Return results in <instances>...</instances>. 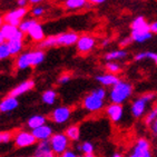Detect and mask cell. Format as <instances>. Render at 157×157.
I'll use <instances>...</instances> for the list:
<instances>
[{
  "mask_svg": "<svg viewBox=\"0 0 157 157\" xmlns=\"http://www.w3.org/2000/svg\"><path fill=\"white\" fill-rule=\"evenodd\" d=\"M35 24H37L36 20H26V21H22V22L19 25L18 28L22 33H28V30H29Z\"/></svg>",
  "mask_w": 157,
  "mask_h": 157,
  "instance_id": "obj_32",
  "label": "cell"
},
{
  "mask_svg": "<svg viewBox=\"0 0 157 157\" xmlns=\"http://www.w3.org/2000/svg\"><path fill=\"white\" fill-rule=\"evenodd\" d=\"M70 80V75H68V74H63V76H60L59 77V79H58V82L59 84H66V82H68Z\"/></svg>",
  "mask_w": 157,
  "mask_h": 157,
  "instance_id": "obj_36",
  "label": "cell"
},
{
  "mask_svg": "<svg viewBox=\"0 0 157 157\" xmlns=\"http://www.w3.org/2000/svg\"><path fill=\"white\" fill-rule=\"evenodd\" d=\"M52 46H57V37L56 36L47 37L41 42V47H52Z\"/></svg>",
  "mask_w": 157,
  "mask_h": 157,
  "instance_id": "obj_33",
  "label": "cell"
},
{
  "mask_svg": "<svg viewBox=\"0 0 157 157\" xmlns=\"http://www.w3.org/2000/svg\"><path fill=\"white\" fill-rule=\"evenodd\" d=\"M35 86V82L33 80H26V82H21L19 84L17 87H15L12 89L11 91L9 93V96H12V97H18L20 95L25 94V93H27V91L31 90Z\"/></svg>",
  "mask_w": 157,
  "mask_h": 157,
  "instance_id": "obj_16",
  "label": "cell"
},
{
  "mask_svg": "<svg viewBox=\"0 0 157 157\" xmlns=\"http://www.w3.org/2000/svg\"><path fill=\"white\" fill-rule=\"evenodd\" d=\"M106 115L114 124H118L124 118V107L119 104L110 103L106 107Z\"/></svg>",
  "mask_w": 157,
  "mask_h": 157,
  "instance_id": "obj_8",
  "label": "cell"
},
{
  "mask_svg": "<svg viewBox=\"0 0 157 157\" xmlns=\"http://www.w3.org/2000/svg\"><path fill=\"white\" fill-rule=\"evenodd\" d=\"M135 157H153L151 151V143L147 138H138L132 148V153Z\"/></svg>",
  "mask_w": 157,
  "mask_h": 157,
  "instance_id": "obj_7",
  "label": "cell"
},
{
  "mask_svg": "<svg viewBox=\"0 0 157 157\" xmlns=\"http://www.w3.org/2000/svg\"><path fill=\"white\" fill-rule=\"evenodd\" d=\"M0 143H2L1 142V134H0Z\"/></svg>",
  "mask_w": 157,
  "mask_h": 157,
  "instance_id": "obj_51",
  "label": "cell"
},
{
  "mask_svg": "<svg viewBox=\"0 0 157 157\" xmlns=\"http://www.w3.org/2000/svg\"><path fill=\"white\" fill-rule=\"evenodd\" d=\"M10 55H11V54H10L8 44H7V42H3V44H1V45H0V60L8 58Z\"/></svg>",
  "mask_w": 157,
  "mask_h": 157,
  "instance_id": "obj_31",
  "label": "cell"
},
{
  "mask_svg": "<svg viewBox=\"0 0 157 157\" xmlns=\"http://www.w3.org/2000/svg\"><path fill=\"white\" fill-rule=\"evenodd\" d=\"M2 27V18H1V17H0V28Z\"/></svg>",
  "mask_w": 157,
  "mask_h": 157,
  "instance_id": "obj_50",
  "label": "cell"
},
{
  "mask_svg": "<svg viewBox=\"0 0 157 157\" xmlns=\"http://www.w3.org/2000/svg\"><path fill=\"white\" fill-rule=\"evenodd\" d=\"M11 139V134L10 133H1V142L2 143H8Z\"/></svg>",
  "mask_w": 157,
  "mask_h": 157,
  "instance_id": "obj_38",
  "label": "cell"
},
{
  "mask_svg": "<svg viewBox=\"0 0 157 157\" xmlns=\"http://www.w3.org/2000/svg\"><path fill=\"white\" fill-rule=\"evenodd\" d=\"M110 157H124V156H123L121 153H114Z\"/></svg>",
  "mask_w": 157,
  "mask_h": 157,
  "instance_id": "obj_46",
  "label": "cell"
},
{
  "mask_svg": "<svg viewBox=\"0 0 157 157\" xmlns=\"http://www.w3.org/2000/svg\"><path fill=\"white\" fill-rule=\"evenodd\" d=\"M149 128H151V134H153L154 136H157V119L151 125V126H149Z\"/></svg>",
  "mask_w": 157,
  "mask_h": 157,
  "instance_id": "obj_41",
  "label": "cell"
},
{
  "mask_svg": "<svg viewBox=\"0 0 157 157\" xmlns=\"http://www.w3.org/2000/svg\"><path fill=\"white\" fill-rule=\"evenodd\" d=\"M109 41H110V39H108V38H107V39H104L103 41H101V45H103L104 47H106V46H108Z\"/></svg>",
  "mask_w": 157,
  "mask_h": 157,
  "instance_id": "obj_44",
  "label": "cell"
},
{
  "mask_svg": "<svg viewBox=\"0 0 157 157\" xmlns=\"http://www.w3.org/2000/svg\"><path fill=\"white\" fill-rule=\"evenodd\" d=\"M157 119V105H155L149 112L146 113V115L144 116V124L146 126H151L153 123Z\"/></svg>",
  "mask_w": 157,
  "mask_h": 157,
  "instance_id": "obj_25",
  "label": "cell"
},
{
  "mask_svg": "<svg viewBox=\"0 0 157 157\" xmlns=\"http://www.w3.org/2000/svg\"><path fill=\"white\" fill-rule=\"evenodd\" d=\"M77 149L80 151L82 153L85 154H91V153H94L95 151V146L93 143L90 142H84L82 143L80 145H77Z\"/></svg>",
  "mask_w": 157,
  "mask_h": 157,
  "instance_id": "obj_30",
  "label": "cell"
},
{
  "mask_svg": "<svg viewBox=\"0 0 157 157\" xmlns=\"http://www.w3.org/2000/svg\"><path fill=\"white\" fill-rule=\"evenodd\" d=\"M46 157H56V154H55L54 151H52V153H50V154L47 155V156H46Z\"/></svg>",
  "mask_w": 157,
  "mask_h": 157,
  "instance_id": "obj_49",
  "label": "cell"
},
{
  "mask_svg": "<svg viewBox=\"0 0 157 157\" xmlns=\"http://www.w3.org/2000/svg\"><path fill=\"white\" fill-rule=\"evenodd\" d=\"M149 29H151V33L153 35H157V20L153 21L149 24Z\"/></svg>",
  "mask_w": 157,
  "mask_h": 157,
  "instance_id": "obj_39",
  "label": "cell"
},
{
  "mask_svg": "<svg viewBox=\"0 0 157 157\" xmlns=\"http://www.w3.org/2000/svg\"><path fill=\"white\" fill-rule=\"evenodd\" d=\"M77 46V50L82 54H87L91 52L96 46V39L93 36L89 35H84V36L79 37L78 41L76 44Z\"/></svg>",
  "mask_w": 157,
  "mask_h": 157,
  "instance_id": "obj_9",
  "label": "cell"
},
{
  "mask_svg": "<svg viewBox=\"0 0 157 157\" xmlns=\"http://www.w3.org/2000/svg\"><path fill=\"white\" fill-rule=\"evenodd\" d=\"M105 106V99H101L90 91L82 100V107L89 113H97L101 110Z\"/></svg>",
  "mask_w": 157,
  "mask_h": 157,
  "instance_id": "obj_6",
  "label": "cell"
},
{
  "mask_svg": "<svg viewBox=\"0 0 157 157\" xmlns=\"http://www.w3.org/2000/svg\"><path fill=\"white\" fill-rule=\"evenodd\" d=\"M105 68L107 70V73L114 74V75H118L119 73H121V66L116 61H107Z\"/></svg>",
  "mask_w": 157,
  "mask_h": 157,
  "instance_id": "obj_29",
  "label": "cell"
},
{
  "mask_svg": "<svg viewBox=\"0 0 157 157\" xmlns=\"http://www.w3.org/2000/svg\"><path fill=\"white\" fill-rule=\"evenodd\" d=\"M44 8L42 7H37V8H35V9L33 10V15L36 16V17H39V16H41L42 13H44Z\"/></svg>",
  "mask_w": 157,
  "mask_h": 157,
  "instance_id": "obj_40",
  "label": "cell"
},
{
  "mask_svg": "<svg viewBox=\"0 0 157 157\" xmlns=\"http://www.w3.org/2000/svg\"><path fill=\"white\" fill-rule=\"evenodd\" d=\"M7 44L11 55H17L22 49V40H8Z\"/></svg>",
  "mask_w": 157,
  "mask_h": 157,
  "instance_id": "obj_28",
  "label": "cell"
},
{
  "mask_svg": "<svg viewBox=\"0 0 157 157\" xmlns=\"http://www.w3.org/2000/svg\"><path fill=\"white\" fill-rule=\"evenodd\" d=\"M156 95L154 93H145L133 100L130 105V114L134 118H140L145 116L148 105L154 100Z\"/></svg>",
  "mask_w": 157,
  "mask_h": 157,
  "instance_id": "obj_3",
  "label": "cell"
},
{
  "mask_svg": "<svg viewBox=\"0 0 157 157\" xmlns=\"http://www.w3.org/2000/svg\"><path fill=\"white\" fill-rule=\"evenodd\" d=\"M26 12H27V9H25V8H18L17 10H12L5 16V21H6V24L19 27V25L21 24V19L25 17Z\"/></svg>",
  "mask_w": 157,
  "mask_h": 157,
  "instance_id": "obj_12",
  "label": "cell"
},
{
  "mask_svg": "<svg viewBox=\"0 0 157 157\" xmlns=\"http://www.w3.org/2000/svg\"><path fill=\"white\" fill-rule=\"evenodd\" d=\"M93 93H94L96 96H98L99 98H101V99H106V97H107V91H106L105 88L103 87H98V88H95V89H93Z\"/></svg>",
  "mask_w": 157,
  "mask_h": 157,
  "instance_id": "obj_34",
  "label": "cell"
},
{
  "mask_svg": "<svg viewBox=\"0 0 157 157\" xmlns=\"http://www.w3.org/2000/svg\"><path fill=\"white\" fill-rule=\"evenodd\" d=\"M145 59H151L155 65H157V52H140L134 56L135 61H144Z\"/></svg>",
  "mask_w": 157,
  "mask_h": 157,
  "instance_id": "obj_21",
  "label": "cell"
},
{
  "mask_svg": "<svg viewBox=\"0 0 157 157\" xmlns=\"http://www.w3.org/2000/svg\"><path fill=\"white\" fill-rule=\"evenodd\" d=\"M5 36H3L2 35V33H1V30H0V45H1V44H3V42H5Z\"/></svg>",
  "mask_w": 157,
  "mask_h": 157,
  "instance_id": "obj_45",
  "label": "cell"
},
{
  "mask_svg": "<svg viewBox=\"0 0 157 157\" xmlns=\"http://www.w3.org/2000/svg\"><path fill=\"white\" fill-rule=\"evenodd\" d=\"M56 37H57V46H73L76 45L79 39L78 33L74 31L60 33Z\"/></svg>",
  "mask_w": 157,
  "mask_h": 157,
  "instance_id": "obj_13",
  "label": "cell"
},
{
  "mask_svg": "<svg viewBox=\"0 0 157 157\" xmlns=\"http://www.w3.org/2000/svg\"><path fill=\"white\" fill-rule=\"evenodd\" d=\"M107 0H88V2L93 3V5H101V3L106 2Z\"/></svg>",
  "mask_w": 157,
  "mask_h": 157,
  "instance_id": "obj_42",
  "label": "cell"
},
{
  "mask_svg": "<svg viewBox=\"0 0 157 157\" xmlns=\"http://www.w3.org/2000/svg\"><path fill=\"white\" fill-rule=\"evenodd\" d=\"M88 0H66L65 7L67 9H80L87 5Z\"/></svg>",
  "mask_w": 157,
  "mask_h": 157,
  "instance_id": "obj_26",
  "label": "cell"
},
{
  "mask_svg": "<svg viewBox=\"0 0 157 157\" xmlns=\"http://www.w3.org/2000/svg\"><path fill=\"white\" fill-rule=\"evenodd\" d=\"M0 30H1L2 35L5 36V39L10 40L16 35V33L19 30V28L16 27V26H12L10 24H5L2 25V27L0 28Z\"/></svg>",
  "mask_w": 157,
  "mask_h": 157,
  "instance_id": "obj_22",
  "label": "cell"
},
{
  "mask_svg": "<svg viewBox=\"0 0 157 157\" xmlns=\"http://www.w3.org/2000/svg\"><path fill=\"white\" fill-rule=\"evenodd\" d=\"M66 136L68 137L69 140H73V142H77L80 137V129H79L78 126L73 125V126H69L66 129Z\"/></svg>",
  "mask_w": 157,
  "mask_h": 157,
  "instance_id": "obj_24",
  "label": "cell"
},
{
  "mask_svg": "<svg viewBox=\"0 0 157 157\" xmlns=\"http://www.w3.org/2000/svg\"><path fill=\"white\" fill-rule=\"evenodd\" d=\"M28 35H29L33 40H36V41H42V40H44V37H45V35H44V29H42V27L38 22L33 25V27L28 30Z\"/></svg>",
  "mask_w": 157,
  "mask_h": 157,
  "instance_id": "obj_20",
  "label": "cell"
},
{
  "mask_svg": "<svg viewBox=\"0 0 157 157\" xmlns=\"http://www.w3.org/2000/svg\"><path fill=\"white\" fill-rule=\"evenodd\" d=\"M31 133L38 140H49L54 135L52 127L48 126V125H42L40 127H37V128L33 129Z\"/></svg>",
  "mask_w": 157,
  "mask_h": 157,
  "instance_id": "obj_15",
  "label": "cell"
},
{
  "mask_svg": "<svg viewBox=\"0 0 157 157\" xmlns=\"http://www.w3.org/2000/svg\"><path fill=\"white\" fill-rule=\"evenodd\" d=\"M27 125L29 128L35 129V128H37V127L46 125V117H44V116H41V115H35L28 119Z\"/></svg>",
  "mask_w": 157,
  "mask_h": 157,
  "instance_id": "obj_23",
  "label": "cell"
},
{
  "mask_svg": "<svg viewBox=\"0 0 157 157\" xmlns=\"http://www.w3.org/2000/svg\"><path fill=\"white\" fill-rule=\"evenodd\" d=\"M133 91V85L130 84L129 82L121 80V82L112 87L110 91L108 93V98L110 100V103L123 105L132 97Z\"/></svg>",
  "mask_w": 157,
  "mask_h": 157,
  "instance_id": "obj_2",
  "label": "cell"
},
{
  "mask_svg": "<svg viewBox=\"0 0 157 157\" xmlns=\"http://www.w3.org/2000/svg\"><path fill=\"white\" fill-rule=\"evenodd\" d=\"M29 1L33 3H38V2H40V1H42V0H29Z\"/></svg>",
  "mask_w": 157,
  "mask_h": 157,
  "instance_id": "obj_48",
  "label": "cell"
},
{
  "mask_svg": "<svg viewBox=\"0 0 157 157\" xmlns=\"http://www.w3.org/2000/svg\"><path fill=\"white\" fill-rule=\"evenodd\" d=\"M60 157H84V156H78V155L73 151H66L65 153H63V154L60 155Z\"/></svg>",
  "mask_w": 157,
  "mask_h": 157,
  "instance_id": "obj_37",
  "label": "cell"
},
{
  "mask_svg": "<svg viewBox=\"0 0 157 157\" xmlns=\"http://www.w3.org/2000/svg\"><path fill=\"white\" fill-rule=\"evenodd\" d=\"M18 104L19 103L18 100H17V97H12V96L6 97L0 103V112L2 113L11 112V110H13V109H16L18 107Z\"/></svg>",
  "mask_w": 157,
  "mask_h": 157,
  "instance_id": "obj_17",
  "label": "cell"
},
{
  "mask_svg": "<svg viewBox=\"0 0 157 157\" xmlns=\"http://www.w3.org/2000/svg\"><path fill=\"white\" fill-rule=\"evenodd\" d=\"M50 153H52V146H50V142L49 140H41L38 144L36 148V156L39 157H46L47 155H49Z\"/></svg>",
  "mask_w": 157,
  "mask_h": 157,
  "instance_id": "obj_19",
  "label": "cell"
},
{
  "mask_svg": "<svg viewBox=\"0 0 157 157\" xmlns=\"http://www.w3.org/2000/svg\"><path fill=\"white\" fill-rule=\"evenodd\" d=\"M37 139L33 136V133L29 132H19L15 136V144L18 147H28L35 144Z\"/></svg>",
  "mask_w": 157,
  "mask_h": 157,
  "instance_id": "obj_11",
  "label": "cell"
},
{
  "mask_svg": "<svg viewBox=\"0 0 157 157\" xmlns=\"http://www.w3.org/2000/svg\"><path fill=\"white\" fill-rule=\"evenodd\" d=\"M128 52L125 49H115V50H110L104 56L106 61H116V60H123L125 58H127Z\"/></svg>",
  "mask_w": 157,
  "mask_h": 157,
  "instance_id": "obj_18",
  "label": "cell"
},
{
  "mask_svg": "<svg viewBox=\"0 0 157 157\" xmlns=\"http://www.w3.org/2000/svg\"><path fill=\"white\" fill-rule=\"evenodd\" d=\"M84 157H96V156H95L94 153H91V154H85Z\"/></svg>",
  "mask_w": 157,
  "mask_h": 157,
  "instance_id": "obj_47",
  "label": "cell"
},
{
  "mask_svg": "<svg viewBox=\"0 0 157 157\" xmlns=\"http://www.w3.org/2000/svg\"><path fill=\"white\" fill-rule=\"evenodd\" d=\"M95 79L101 86H104V87H113V86H115L116 84H118V82H121V78L117 75H114V74H110V73L98 75L96 76Z\"/></svg>",
  "mask_w": 157,
  "mask_h": 157,
  "instance_id": "obj_14",
  "label": "cell"
},
{
  "mask_svg": "<svg viewBox=\"0 0 157 157\" xmlns=\"http://www.w3.org/2000/svg\"><path fill=\"white\" fill-rule=\"evenodd\" d=\"M132 41H133V40H132L130 36L129 37H125V38H123V39L119 40V47H121V48H123V49H125V47L129 46Z\"/></svg>",
  "mask_w": 157,
  "mask_h": 157,
  "instance_id": "obj_35",
  "label": "cell"
},
{
  "mask_svg": "<svg viewBox=\"0 0 157 157\" xmlns=\"http://www.w3.org/2000/svg\"><path fill=\"white\" fill-rule=\"evenodd\" d=\"M42 101L47 105H52L56 101V98H57V94L56 91L52 90V89H49V90H46L44 94H42Z\"/></svg>",
  "mask_w": 157,
  "mask_h": 157,
  "instance_id": "obj_27",
  "label": "cell"
},
{
  "mask_svg": "<svg viewBox=\"0 0 157 157\" xmlns=\"http://www.w3.org/2000/svg\"><path fill=\"white\" fill-rule=\"evenodd\" d=\"M17 3H18V6L20 7V8H22V7H25L27 5V0H18Z\"/></svg>",
  "mask_w": 157,
  "mask_h": 157,
  "instance_id": "obj_43",
  "label": "cell"
},
{
  "mask_svg": "<svg viewBox=\"0 0 157 157\" xmlns=\"http://www.w3.org/2000/svg\"><path fill=\"white\" fill-rule=\"evenodd\" d=\"M70 116H71V109L67 106H61L52 112V121L56 124H63V123L68 121Z\"/></svg>",
  "mask_w": 157,
  "mask_h": 157,
  "instance_id": "obj_10",
  "label": "cell"
},
{
  "mask_svg": "<svg viewBox=\"0 0 157 157\" xmlns=\"http://www.w3.org/2000/svg\"><path fill=\"white\" fill-rule=\"evenodd\" d=\"M153 33L149 29V24L143 16L135 18L130 24V38L134 42L143 44L151 39Z\"/></svg>",
  "mask_w": 157,
  "mask_h": 157,
  "instance_id": "obj_1",
  "label": "cell"
},
{
  "mask_svg": "<svg viewBox=\"0 0 157 157\" xmlns=\"http://www.w3.org/2000/svg\"><path fill=\"white\" fill-rule=\"evenodd\" d=\"M50 146L55 154L61 155L66 151H68V146H69V139L66 136V134H54L52 138L49 139Z\"/></svg>",
  "mask_w": 157,
  "mask_h": 157,
  "instance_id": "obj_5",
  "label": "cell"
},
{
  "mask_svg": "<svg viewBox=\"0 0 157 157\" xmlns=\"http://www.w3.org/2000/svg\"><path fill=\"white\" fill-rule=\"evenodd\" d=\"M45 59V54L41 50L29 52L22 54L17 59V67L19 69H26L28 67H35L39 65Z\"/></svg>",
  "mask_w": 157,
  "mask_h": 157,
  "instance_id": "obj_4",
  "label": "cell"
},
{
  "mask_svg": "<svg viewBox=\"0 0 157 157\" xmlns=\"http://www.w3.org/2000/svg\"><path fill=\"white\" fill-rule=\"evenodd\" d=\"M31 157H39V156H36V155H35V156H31Z\"/></svg>",
  "mask_w": 157,
  "mask_h": 157,
  "instance_id": "obj_52",
  "label": "cell"
}]
</instances>
